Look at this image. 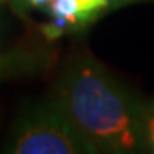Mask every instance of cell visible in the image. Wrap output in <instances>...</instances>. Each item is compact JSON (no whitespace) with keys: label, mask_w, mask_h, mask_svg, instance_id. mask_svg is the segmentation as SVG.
<instances>
[{"label":"cell","mask_w":154,"mask_h":154,"mask_svg":"<svg viewBox=\"0 0 154 154\" xmlns=\"http://www.w3.org/2000/svg\"><path fill=\"white\" fill-rule=\"evenodd\" d=\"M96 152H139L147 146L149 108L89 53H75L51 94Z\"/></svg>","instance_id":"obj_1"},{"label":"cell","mask_w":154,"mask_h":154,"mask_svg":"<svg viewBox=\"0 0 154 154\" xmlns=\"http://www.w3.org/2000/svg\"><path fill=\"white\" fill-rule=\"evenodd\" d=\"M4 151L11 154L96 152L51 96L22 111L12 127Z\"/></svg>","instance_id":"obj_2"},{"label":"cell","mask_w":154,"mask_h":154,"mask_svg":"<svg viewBox=\"0 0 154 154\" xmlns=\"http://www.w3.org/2000/svg\"><path fill=\"white\" fill-rule=\"evenodd\" d=\"M140 0H50L43 12L50 17L41 31L48 39L86 28L111 11Z\"/></svg>","instance_id":"obj_3"},{"label":"cell","mask_w":154,"mask_h":154,"mask_svg":"<svg viewBox=\"0 0 154 154\" xmlns=\"http://www.w3.org/2000/svg\"><path fill=\"white\" fill-rule=\"evenodd\" d=\"M147 146L154 152V108H149L147 118Z\"/></svg>","instance_id":"obj_4"},{"label":"cell","mask_w":154,"mask_h":154,"mask_svg":"<svg viewBox=\"0 0 154 154\" xmlns=\"http://www.w3.org/2000/svg\"><path fill=\"white\" fill-rule=\"evenodd\" d=\"M0 2H2V0H0Z\"/></svg>","instance_id":"obj_5"}]
</instances>
